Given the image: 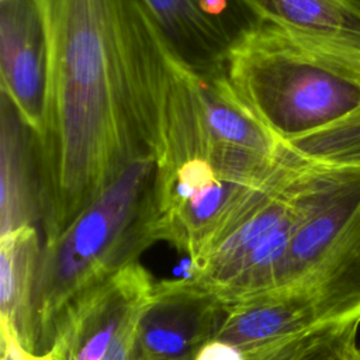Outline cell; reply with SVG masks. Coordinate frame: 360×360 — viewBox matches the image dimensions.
Segmentation results:
<instances>
[{
    "label": "cell",
    "instance_id": "6da1fadb",
    "mask_svg": "<svg viewBox=\"0 0 360 360\" xmlns=\"http://www.w3.org/2000/svg\"><path fill=\"white\" fill-rule=\"evenodd\" d=\"M37 1L48 51L34 135L45 243L155 155L165 42L139 0Z\"/></svg>",
    "mask_w": 360,
    "mask_h": 360
},
{
    "label": "cell",
    "instance_id": "7a4b0ae2",
    "mask_svg": "<svg viewBox=\"0 0 360 360\" xmlns=\"http://www.w3.org/2000/svg\"><path fill=\"white\" fill-rule=\"evenodd\" d=\"M155 155L141 156L55 239L42 245L34 300V336L48 349L55 325L83 291L105 280L158 242L152 183Z\"/></svg>",
    "mask_w": 360,
    "mask_h": 360
},
{
    "label": "cell",
    "instance_id": "3957f363",
    "mask_svg": "<svg viewBox=\"0 0 360 360\" xmlns=\"http://www.w3.org/2000/svg\"><path fill=\"white\" fill-rule=\"evenodd\" d=\"M225 73L280 141L360 111V76L339 66L302 32L260 20L231 46Z\"/></svg>",
    "mask_w": 360,
    "mask_h": 360
},
{
    "label": "cell",
    "instance_id": "277c9868",
    "mask_svg": "<svg viewBox=\"0 0 360 360\" xmlns=\"http://www.w3.org/2000/svg\"><path fill=\"white\" fill-rule=\"evenodd\" d=\"M287 284L307 287L329 322L360 318V166L328 176L307 198L287 253Z\"/></svg>",
    "mask_w": 360,
    "mask_h": 360
},
{
    "label": "cell",
    "instance_id": "5b68a950",
    "mask_svg": "<svg viewBox=\"0 0 360 360\" xmlns=\"http://www.w3.org/2000/svg\"><path fill=\"white\" fill-rule=\"evenodd\" d=\"M257 186L235 180L198 150L156 149L150 195L158 240L170 242L195 263L226 217Z\"/></svg>",
    "mask_w": 360,
    "mask_h": 360
},
{
    "label": "cell",
    "instance_id": "8992f818",
    "mask_svg": "<svg viewBox=\"0 0 360 360\" xmlns=\"http://www.w3.org/2000/svg\"><path fill=\"white\" fill-rule=\"evenodd\" d=\"M156 281L131 263L77 295L59 316L49 360H134L141 318Z\"/></svg>",
    "mask_w": 360,
    "mask_h": 360
},
{
    "label": "cell",
    "instance_id": "52a82bcc",
    "mask_svg": "<svg viewBox=\"0 0 360 360\" xmlns=\"http://www.w3.org/2000/svg\"><path fill=\"white\" fill-rule=\"evenodd\" d=\"M224 302L191 276L162 281L141 318L134 360H180L191 357L215 338Z\"/></svg>",
    "mask_w": 360,
    "mask_h": 360
},
{
    "label": "cell",
    "instance_id": "ba28073f",
    "mask_svg": "<svg viewBox=\"0 0 360 360\" xmlns=\"http://www.w3.org/2000/svg\"><path fill=\"white\" fill-rule=\"evenodd\" d=\"M163 41L198 70L225 66L235 41L259 22L245 0H139Z\"/></svg>",
    "mask_w": 360,
    "mask_h": 360
},
{
    "label": "cell",
    "instance_id": "9c48e42d",
    "mask_svg": "<svg viewBox=\"0 0 360 360\" xmlns=\"http://www.w3.org/2000/svg\"><path fill=\"white\" fill-rule=\"evenodd\" d=\"M48 51L37 0H0L1 93L37 135L46 94Z\"/></svg>",
    "mask_w": 360,
    "mask_h": 360
},
{
    "label": "cell",
    "instance_id": "30bf717a",
    "mask_svg": "<svg viewBox=\"0 0 360 360\" xmlns=\"http://www.w3.org/2000/svg\"><path fill=\"white\" fill-rule=\"evenodd\" d=\"M329 322L304 285L287 284L224 304V316L214 339L243 353H253Z\"/></svg>",
    "mask_w": 360,
    "mask_h": 360
},
{
    "label": "cell",
    "instance_id": "8fae6325",
    "mask_svg": "<svg viewBox=\"0 0 360 360\" xmlns=\"http://www.w3.org/2000/svg\"><path fill=\"white\" fill-rule=\"evenodd\" d=\"M0 111V229L4 235L41 222V194L34 132L3 93Z\"/></svg>",
    "mask_w": 360,
    "mask_h": 360
},
{
    "label": "cell",
    "instance_id": "7c38bea8",
    "mask_svg": "<svg viewBox=\"0 0 360 360\" xmlns=\"http://www.w3.org/2000/svg\"><path fill=\"white\" fill-rule=\"evenodd\" d=\"M41 252L37 226H24L1 235V329L15 335L21 346L31 353H37L34 300Z\"/></svg>",
    "mask_w": 360,
    "mask_h": 360
},
{
    "label": "cell",
    "instance_id": "4fadbf2b",
    "mask_svg": "<svg viewBox=\"0 0 360 360\" xmlns=\"http://www.w3.org/2000/svg\"><path fill=\"white\" fill-rule=\"evenodd\" d=\"M360 318L319 323L266 349L245 353L246 360H356Z\"/></svg>",
    "mask_w": 360,
    "mask_h": 360
},
{
    "label": "cell",
    "instance_id": "5bb4252c",
    "mask_svg": "<svg viewBox=\"0 0 360 360\" xmlns=\"http://www.w3.org/2000/svg\"><path fill=\"white\" fill-rule=\"evenodd\" d=\"M191 360H246L245 353L218 339L205 342L191 357Z\"/></svg>",
    "mask_w": 360,
    "mask_h": 360
},
{
    "label": "cell",
    "instance_id": "9a60e30c",
    "mask_svg": "<svg viewBox=\"0 0 360 360\" xmlns=\"http://www.w3.org/2000/svg\"><path fill=\"white\" fill-rule=\"evenodd\" d=\"M1 360H49L45 353L37 354L25 350L17 336L8 330L1 329Z\"/></svg>",
    "mask_w": 360,
    "mask_h": 360
},
{
    "label": "cell",
    "instance_id": "2e32d148",
    "mask_svg": "<svg viewBox=\"0 0 360 360\" xmlns=\"http://www.w3.org/2000/svg\"><path fill=\"white\" fill-rule=\"evenodd\" d=\"M356 360H360V347H359V353H357V357H356Z\"/></svg>",
    "mask_w": 360,
    "mask_h": 360
},
{
    "label": "cell",
    "instance_id": "e0dca14e",
    "mask_svg": "<svg viewBox=\"0 0 360 360\" xmlns=\"http://www.w3.org/2000/svg\"><path fill=\"white\" fill-rule=\"evenodd\" d=\"M193 357V356H191ZM191 357H186V359H180V360H191Z\"/></svg>",
    "mask_w": 360,
    "mask_h": 360
}]
</instances>
